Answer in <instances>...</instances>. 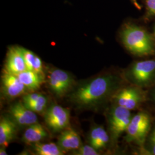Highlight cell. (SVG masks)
<instances>
[{"instance_id":"3","label":"cell","mask_w":155,"mask_h":155,"mask_svg":"<svg viewBox=\"0 0 155 155\" xmlns=\"http://www.w3.org/2000/svg\"><path fill=\"white\" fill-rule=\"evenodd\" d=\"M126 77L132 85L149 89L155 84V58L134 62L127 69Z\"/></svg>"},{"instance_id":"4","label":"cell","mask_w":155,"mask_h":155,"mask_svg":"<svg viewBox=\"0 0 155 155\" xmlns=\"http://www.w3.org/2000/svg\"><path fill=\"white\" fill-rule=\"evenodd\" d=\"M153 121L152 117L145 111H141L133 115L125 131L126 141L136 144L141 148L150 132Z\"/></svg>"},{"instance_id":"24","label":"cell","mask_w":155,"mask_h":155,"mask_svg":"<svg viewBox=\"0 0 155 155\" xmlns=\"http://www.w3.org/2000/svg\"><path fill=\"white\" fill-rule=\"evenodd\" d=\"M147 96L148 101H150L155 107V84L148 89L147 91Z\"/></svg>"},{"instance_id":"5","label":"cell","mask_w":155,"mask_h":155,"mask_svg":"<svg viewBox=\"0 0 155 155\" xmlns=\"http://www.w3.org/2000/svg\"><path fill=\"white\" fill-rule=\"evenodd\" d=\"M133 116L131 110L124 107L114 104L111 107L107 121L111 144H116L122 133L125 132Z\"/></svg>"},{"instance_id":"11","label":"cell","mask_w":155,"mask_h":155,"mask_svg":"<svg viewBox=\"0 0 155 155\" xmlns=\"http://www.w3.org/2000/svg\"><path fill=\"white\" fill-rule=\"evenodd\" d=\"M9 112L13 120L20 126L29 127L38 122L36 113L29 109L21 102L12 105Z\"/></svg>"},{"instance_id":"13","label":"cell","mask_w":155,"mask_h":155,"mask_svg":"<svg viewBox=\"0 0 155 155\" xmlns=\"http://www.w3.org/2000/svg\"><path fill=\"white\" fill-rule=\"evenodd\" d=\"M16 122L10 118L2 117L0 120V145L7 147L14 138L16 133Z\"/></svg>"},{"instance_id":"18","label":"cell","mask_w":155,"mask_h":155,"mask_svg":"<svg viewBox=\"0 0 155 155\" xmlns=\"http://www.w3.org/2000/svg\"><path fill=\"white\" fill-rule=\"evenodd\" d=\"M32 149L35 154L38 155H63L65 153L59 145L54 143L33 144Z\"/></svg>"},{"instance_id":"9","label":"cell","mask_w":155,"mask_h":155,"mask_svg":"<svg viewBox=\"0 0 155 155\" xmlns=\"http://www.w3.org/2000/svg\"><path fill=\"white\" fill-rule=\"evenodd\" d=\"M48 84L52 92L58 97L67 93L72 86L73 79L70 74L61 69L52 70L49 75Z\"/></svg>"},{"instance_id":"14","label":"cell","mask_w":155,"mask_h":155,"mask_svg":"<svg viewBox=\"0 0 155 155\" xmlns=\"http://www.w3.org/2000/svg\"><path fill=\"white\" fill-rule=\"evenodd\" d=\"M89 140L91 146L97 150H100L107 147L110 137L104 127L97 125L91 129Z\"/></svg>"},{"instance_id":"20","label":"cell","mask_w":155,"mask_h":155,"mask_svg":"<svg viewBox=\"0 0 155 155\" xmlns=\"http://www.w3.org/2000/svg\"><path fill=\"white\" fill-rule=\"evenodd\" d=\"M47 105V99L44 95L40 94L33 103L26 106L29 109L36 113H41L45 110Z\"/></svg>"},{"instance_id":"12","label":"cell","mask_w":155,"mask_h":155,"mask_svg":"<svg viewBox=\"0 0 155 155\" xmlns=\"http://www.w3.org/2000/svg\"><path fill=\"white\" fill-rule=\"evenodd\" d=\"M58 145L65 152L70 150H76L82 145L79 134L73 129L68 127L60 135Z\"/></svg>"},{"instance_id":"15","label":"cell","mask_w":155,"mask_h":155,"mask_svg":"<svg viewBox=\"0 0 155 155\" xmlns=\"http://www.w3.org/2000/svg\"><path fill=\"white\" fill-rule=\"evenodd\" d=\"M47 135L44 127L36 122L28 127L23 134L22 141L27 144H36L40 143Z\"/></svg>"},{"instance_id":"27","label":"cell","mask_w":155,"mask_h":155,"mask_svg":"<svg viewBox=\"0 0 155 155\" xmlns=\"http://www.w3.org/2000/svg\"><path fill=\"white\" fill-rule=\"evenodd\" d=\"M153 36H154L155 39V24L154 25V28H153Z\"/></svg>"},{"instance_id":"1","label":"cell","mask_w":155,"mask_h":155,"mask_svg":"<svg viewBox=\"0 0 155 155\" xmlns=\"http://www.w3.org/2000/svg\"><path fill=\"white\" fill-rule=\"evenodd\" d=\"M121 80L114 74L95 78L80 86L72 94V101L81 106H94L105 102L119 90Z\"/></svg>"},{"instance_id":"2","label":"cell","mask_w":155,"mask_h":155,"mask_svg":"<svg viewBox=\"0 0 155 155\" xmlns=\"http://www.w3.org/2000/svg\"><path fill=\"white\" fill-rule=\"evenodd\" d=\"M120 36L124 47L139 57L155 55V39L145 28L134 24H126Z\"/></svg>"},{"instance_id":"8","label":"cell","mask_w":155,"mask_h":155,"mask_svg":"<svg viewBox=\"0 0 155 155\" xmlns=\"http://www.w3.org/2000/svg\"><path fill=\"white\" fill-rule=\"evenodd\" d=\"M1 89L6 97L11 99L25 94L28 90L16 75L8 72L5 69L1 75Z\"/></svg>"},{"instance_id":"21","label":"cell","mask_w":155,"mask_h":155,"mask_svg":"<svg viewBox=\"0 0 155 155\" xmlns=\"http://www.w3.org/2000/svg\"><path fill=\"white\" fill-rule=\"evenodd\" d=\"M74 154L77 155H98L100 153L98 150L90 145H82L78 150L74 151Z\"/></svg>"},{"instance_id":"19","label":"cell","mask_w":155,"mask_h":155,"mask_svg":"<svg viewBox=\"0 0 155 155\" xmlns=\"http://www.w3.org/2000/svg\"><path fill=\"white\" fill-rule=\"evenodd\" d=\"M141 149L145 154L155 155V121L152 123V125L148 133L147 139Z\"/></svg>"},{"instance_id":"23","label":"cell","mask_w":155,"mask_h":155,"mask_svg":"<svg viewBox=\"0 0 155 155\" xmlns=\"http://www.w3.org/2000/svg\"><path fill=\"white\" fill-rule=\"evenodd\" d=\"M40 94L38 93L26 94L22 98V102L25 106L29 105L39 97Z\"/></svg>"},{"instance_id":"22","label":"cell","mask_w":155,"mask_h":155,"mask_svg":"<svg viewBox=\"0 0 155 155\" xmlns=\"http://www.w3.org/2000/svg\"><path fill=\"white\" fill-rule=\"evenodd\" d=\"M146 8L145 17L147 18L155 17V0H144Z\"/></svg>"},{"instance_id":"25","label":"cell","mask_w":155,"mask_h":155,"mask_svg":"<svg viewBox=\"0 0 155 155\" xmlns=\"http://www.w3.org/2000/svg\"><path fill=\"white\" fill-rule=\"evenodd\" d=\"M130 1H131V2H132V4H133V5L135 6V7H136V8H137L138 9H141V6L139 4L137 0H130Z\"/></svg>"},{"instance_id":"10","label":"cell","mask_w":155,"mask_h":155,"mask_svg":"<svg viewBox=\"0 0 155 155\" xmlns=\"http://www.w3.org/2000/svg\"><path fill=\"white\" fill-rule=\"evenodd\" d=\"M5 67L6 71L15 75L27 70L21 47L12 46L9 48Z\"/></svg>"},{"instance_id":"6","label":"cell","mask_w":155,"mask_h":155,"mask_svg":"<svg viewBox=\"0 0 155 155\" xmlns=\"http://www.w3.org/2000/svg\"><path fill=\"white\" fill-rule=\"evenodd\" d=\"M144 89L132 85L118 90L112 98L115 104L134 110L148 101L147 91Z\"/></svg>"},{"instance_id":"16","label":"cell","mask_w":155,"mask_h":155,"mask_svg":"<svg viewBox=\"0 0 155 155\" xmlns=\"http://www.w3.org/2000/svg\"><path fill=\"white\" fill-rule=\"evenodd\" d=\"M16 75L27 89L31 91L39 89L43 82V77L31 70H27Z\"/></svg>"},{"instance_id":"26","label":"cell","mask_w":155,"mask_h":155,"mask_svg":"<svg viewBox=\"0 0 155 155\" xmlns=\"http://www.w3.org/2000/svg\"><path fill=\"white\" fill-rule=\"evenodd\" d=\"M0 155H8V153H7V152L6 151L5 147H1V149H0Z\"/></svg>"},{"instance_id":"17","label":"cell","mask_w":155,"mask_h":155,"mask_svg":"<svg viewBox=\"0 0 155 155\" xmlns=\"http://www.w3.org/2000/svg\"><path fill=\"white\" fill-rule=\"evenodd\" d=\"M22 49L27 70L37 72L44 77L43 63L41 59L32 51L23 47Z\"/></svg>"},{"instance_id":"7","label":"cell","mask_w":155,"mask_h":155,"mask_svg":"<svg viewBox=\"0 0 155 155\" xmlns=\"http://www.w3.org/2000/svg\"><path fill=\"white\" fill-rule=\"evenodd\" d=\"M70 110L58 105L51 106L45 114L46 124L55 132L67 128L70 124Z\"/></svg>"}]
</instances>
